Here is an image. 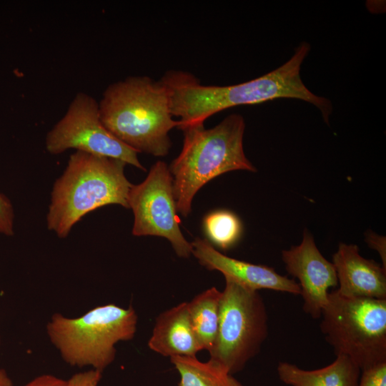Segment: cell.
I'll return each instance as SVG.
<instances>
[{
    "instance_id": "44dd1931",
    "label": "cell",
    "mask_w": 386,
    "mask_h": 386,
    "mask_svg": "<svg viewBox=\"0 0 386 386\" xmlns=\"http://www.w3.org/2000/svg\"><path fill=\"white\" fill-rule=\"evenodd\" d=\"M24 386H67V380L46 374L34 378Z\"/></svg>"
},
{
    "instance_id": "277c9868",
    "label": "cell",
    "mask_w": 386,
    "mask_h": 386,
    "mask_svg": "<svg viewBox=\"0 0 386 386\" xmlns=\"http://www.w3.org/2000/svg\"><path fill=\"white\" fill-rule=\"evenodd\" d=\"M245 122L232 114L212 128L204 124L185 128L180 154L169 166L177 211L184 217L191 212L196 193L213 178L227 172L256 169L243 149Z\"/></svg>"
},
{
    "instance_id": "9a60e30c",
    "label": "cell",
    "mask_w": 386,
    "mask_h": 386,
    "mask_svg": "<svg viewBox=\"0 0 386 386\" xmlns=\"http://www.w3.org/2000/svg\"><path fill=\"white\" fill-rule=\"evenodd\" d=\"M222 292L209 288L188 302L190 320L202 350L209 352L214 346L219 320Z\"/></svg>"
},
{
    "instance_id": "7402d4cb",
    "label": "cell",
    "mask_w": 386,
    "mask_h": 386,
    "mask_svg": "<svg viewBox=\"0 0 386 386\" xmlns=\"http://www.w3.org/2000/svg\"><path fill=\"white\" fill-rule=\"evenodd\" d=\"M367 242L372 248L375 249L379 252L383 262L382 266L386 268L385 243V240L383 241V238L377 236L372 237L370 234L367 238Z\"/></svg>"
},
{
    "instance_id": "ba28073f",
    "label": "cell",
    "mask_w": 386,
    "mask_h": 386,
    "mask_svg": "<svg viewBox=\"0 0 386 386\" xmlns=\"http://www.w3.org/2000/svg\"><path fill=\"white\" fill-rule=\"evenodd\" d=\"M46 151L59 154L74 149L94 155L120 159L145 170L138 152L115 137L102 124L99 102L84 92L77 93L64 115L46 137Z\"/></svg>"
},
{
    "instance_id": "4fadbf2b",
    "label": "cell",
    "mask_w": 386,
    "mask_h": 386,
    "mask_svg": "<svg viewBox=\"0 0 386 386\" xmlns=\"http://www.w3.org/2000/svg\"><path fill=\"white\" fill-rule=\"evenodd\" d=\"M148 347L164 357H195L202 350L190 320L188 302H182L156 319Z\"/></svg>"
},
{
    "instance_id": "ac0fdd59",
    "label": "cell",
    "mask_w": 386,
    "mask_h": 386,
    "mask_svg": "<svg viewBox=\"0 0 386 386\" xmlns=\"http://www.w3.org/2000/svg\"><path fill=\"white\" fill-rule=\"evenodd\" d=\"M357 386H386V362L362 370Z\"/></svg>"
},
{
    "instance_id": "7c38bea8",
    "label": "cell",
    "mask_w": 386,
    "mask_h": 386,
    "mask_svg": "<svg viewBox=\"0 0 386 386\" xmlns=\"http://www.w3.org/2000/svg\"><path fill=\"white\" fill-rule=\"evenodd\" d=\"M339 288L349 297L386 300V268L362 257L355 244L340 243L333 254Z\"/></svg>"
},
{
    "instance_id": "603a6c76",
    "label": "cell",
    "mask_w": 386,
    "mask_h": 386,
    "mask_svg": "<svg viewBox=\"0 0 386 386\" xmlns=\"http://www.w3.org/2000/svg\"><path fill=\"white\" fill-rule=\"evenodd\" d=\"M0 386H13L11 378L4 369H0Z\"/></svg>"
},
{
    "instance_id": "30bf717a",
    "label": "cell",
    "mask_w": 386,
    "mask_h": 386,
    "mask_svg": "<svg viewBox=\"0 0 386 386\" xmlns=\"http://www.w3.org/2000/svg\"><path fill=\"white\" fill-rule=\"evenodd\" d=\"M282 259L287 272L300 282L303 310L313 319H319L327 302L329 289L338 284L334 264L320 253L306 229L302 242L283 250Z\"/></svg>"
},
{
    "instance_id": "8fae6325",
    "label": "cell",
    "mask_w": 386,
    "mask_h": 386,
    "mask_svg": "<svg viewBox=\"0 0 386 386\" xmlns=\"http://www.w3.org/2000/svg\"><path fill=\"white\" fill-rule=\"evenodd\" d=\"M192 254L209 270H217L225 277L248 290L268 289L300 295L297 282L277 273L273 268L227 257L217 250L206 239L197 238L191 243Z\"/></svg>"
},
{
    "instance_id": "ffe728a7",
    "label": "cell",
    "mask_w": 386,
    "mask_h": 386,
    "mask_svg": "<svg viewBox=\"0 0 386 386\" xmlns=\"http://www.w3.org/2000/svg\"><path fill=\"white\" fill-rule=\"evenodd\" d=\"M102 378V372L91 369L79 372L67 380V386H98Z\"/></svg>"
},
{
    "instance_id": "e0dca14e",
    "label": "cell",
    "mask_w": 386,
    "mask_h": 386,
    "mask_svg": "<svg viewBox=\"0 0 386 386\" xmlns=\"http://www.w3.org/2000/svg\"><path fill=\"white\" fill-rule=\"evenodd\" d=\"M203 227L209 242L227 250L239 239L242 224L238 217L228 210H217L208 214L203 221Z\"/></svg>"
},
{
    "instance_id": "d6986e66",
    "label": "cell",
    "mask_w": 386,
    "mask_h": 386,
    "mask_svg": "<svg viewBox=\"0 0 386 386\" xmlns=\"http://www.w3.org/2000/svg\"><path fill=\"white\" fill-rule=\"evenodd\" d=\"M14 212L9 199L0 192V234H14Z\"/></svg>"
},
{
    "instance_id": "2e32d148",
    "label": "cell",
    "mask_w": 386,
    "mask_h": 386,
    "mask_svg": "<svg viewBox=\"0 0 386 386\" xmlns=\"http://www.w3.org/2000/svg\"><path fill=\"white\" fill-rule=\"evenodd\" d=\"M170 362L178 371V386H244L220 363L195 357L172 356Z\"/></svg>"
},
{
    "instance_id": "8992f818",
    "label": "cell",
    "mask_w": 386,
    "mask_h": 386,
    "mask_svg": "<svg viewBox=\"0 0 386 386\" xmlns=\"http://www.w3.org/2000/svg\"><path fill=\"white\" fill-rule=\"evenodd\" d=\"M320 330L335 355L362 370L386 362V300L349 297L330 292Z\"/></svg>"
},
{
    "instance_id": "3957f363",
    "label": "cell",
    "mask_w": 386,
    "mask_h": 386,
    "mask_svg": "<svg viewBox=\"0 0 386 386\" xmlns=\"http://www.w3.org/2000/svg\"><path fill=\"white\" fill-rule=\"evenodd\" d=\"M120 159L76 151L55 181L46 215L47 228L65 238L86 214L105 205L129 208L132 184Z\"/></svg>"
},
{
    "instance_id": "9c48e42d",
    "label": "cell",
    "mask_w": 386,
    "mask_h": 386,
    "mask_svg": "<svg viewBox=\"0 0 386 386\" xmlns=\"http://www.w3.org/2000/svg\"><path fill=\"white\" fill-rule=\"evenodd\" d=\"M128 205L134 217V235L164 237L179 257L190 256L192 244L179 228L173 178L165 162H157L142 183L132 185L129 192Z\"/></svg>"
},
{
    "instance_id": "52a82bcc",
    "label": "cell",
    "mask_w": 386,
    "mask_h": 386,
    "mask_svg": "<svg viewBox=\"0 0 386 386\" xmlns=\"http://www.w3.org/2000/svg\"><path fill=\"white\" fill-rule=\"evenodd\" d=\"M268 335V316L258 291L226 280L222 291L219 320L209 359L231 374L241 371L260 351Z\"/></svg>"
},
{
    "instance_id": "6da1fadb",
    "label": "cell",
    "mask_w": 386,
    "mask_h": 386,
    "mask_svg": "<svg viewBox=\"0 0 386 386\" xmlns=\"http://www.w3.org/2000/svg\"><path fill=\"white\" fill-rule=\"evenodd\" d=\"M310 45L301 43L284 64L262 76L230 86L203 85L192 74L168 71L161 78L169 92L173 117H179V129L204 124V121L230 107L258 104L278 98H292L312 104L328 124L332 102L311 92L300 76L301 65Z\"/></svg>"
},
{
    "instance_id": "5b68a950",
    "label": "cell",
    "mask_w": 386,
    "mask_h": 386,
    "mask_svg": "<svg viewBox=\"0 0 386 386\" xmlns=\"http://www.w3.org/2000/svg\"><path fill=\"white\" fill-rule=\"evenodd\" d=\"M138 317L134 309L114 304L98 306L76 318L52 315L46 332L62 359L71 366L102 372L116 356L115 345L132 340Z\"/></svg>"
},
{
    "instance_id": "cb8c5ba5",
    "label": "cell",
    "mask_w": 386,
    "mask_h": 386,
    "mask_svg": "<svg viewBox=\"0 0 386 386\" xmlns=\"http://www.w3.org/2000/svg\"><path fill=\"white\" fill-rule=\"evenodd\" d=\"M0 342H1V340H0Z\"/></svg>"
},
{
    "instance_id": "5bb4252c",
    "label": "cell",
    "mask_w": 386,
    "mask_h": 386,
    "mask_svg": "<svg viewBox=\"0 0 386 386\" xmlns=\"http://www.w3.org/2000/svg\"><path fill=\"white\" fill-rule=\"evenodd\" d=\"M277 371L279 380L290 386H357L361 373L360 368L344 355H336L329 365L312 370L280 362Z\"/></svg>"
},
{
    "instance_id": "7a4b0ae2",
    "label": "cell",
    "mask_w": 386,
    "mask_h": 386,
    "mask_svg": "<svg viewBox=\"0 0 386 386\" xmlns=\"http://www.w3.org/2000/svg\"><path fill=\"white\" fill-rule=\"evenodd\" d=\"M99 109L104 127L138 153L168 154L169 132L179 122L173 119L169 92L161 80L134 76L112 83L104 91Z\"/></svg>"
}]
</instances>
